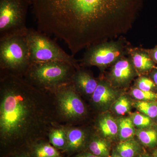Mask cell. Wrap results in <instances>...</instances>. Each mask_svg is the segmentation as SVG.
<instances>
[{
  "label": "cell",
  "mask_w": 157,
  "mask_h": 157,
  "mask_svg": "<svg viewBox=\"0 0 157 157\" xmlns=\"http://www.w3.org/2000/svg\"><path fill=\"white\" fill-rule=\"evenodd\" d=\"M70 83L58 88V101L62 113L68 118L75 119L84 115L86 108Z\"/></svg>",
  "instance_id": "ba28073f"
},
{
  "label": "cell",
  "mask_w": 157,
  "mask_h": 157,
  "mask_svg": "<svg viewBox=\"0 0 157 157\" xmlns=\"http://www.w3.org/2000/svg\"><path fill=\"white\" fill-rule=\"evenodd\" d=\"M134 107L141 113L151 118L157 117V102L155 101H137L133 104Z\"/></svg>",
  "instance_id": "d6986e66"
},
{
  "label": "cell",
  "mask_w": 157,
  "mask_h": 157,
  "mask_svg": "<svg viewBox=\"0 0 157 157\" xmlns=\"http://www.w3.org/2000/svg\"><path fill=\"white\" fill-rule=\"evenodd\" d=\"M124 52L120 42H102L88 48L82 59V63L86 66L105 67L122 58Z\"/></svg>",
  "instance_id": "52a82bcc"
},
{
  "label": "cell",
  "mask_w": 157,
  "mask_h": 157,
  "mask_svg": "<svg viewBox=\"0 0 157 157\" xmlns=\"http://www.w3.org/2000/svg\"><path fill=\"white\" fill-rule=\"evenodd\" d=\"M99 129L104 137L109 138H115L118 135V122L109 114L104 115L98 122Z\"/></svg>",
  "instance_id": "4fadbf2b"
},
{
  "label": "cell",
  "mask_w": 157,
  "mask_h": 157,
  "mask_svg": "<svg viewBox=\"0 0 157 157\" xmlns=\"http://www.w3.org/2000/svg\"><path fill=\"white\" fill-rule=\"evenodd\" d=\"M135 126L139 129L146 128L151 125V118L143 113H133L130 116Z\"/></svg>",
  "instance_id": "603a6c76"
},
{
  "label": "cell",
  "mask_w": 157,
  "mask_h": 157,
  "mask_svg": "<svg viewBox=\"0 0 157 157\" xmlns=\"http://www.w3.org/2000/svg\"><path fill=\"white\" fill-rule=\"evenodd\" d=\"M38 30L67 44L72 56L132 28L142 0H29Z\"/></svg>",
  "instance_id": "6da1fadb"
},
{
  "label": "cell",
  "mask_w": 157,
  "mask_h": 157,
  "mask_svg": "<svg viewBox=\"0 0 157 157\" xmlns=\"http://www.w3.org/2000/svg\"><path fill=\"white\" fill-rule=\"evenodd\" d=\"M89 147L92 153L98 157H107L109 156V144L104 139H94L91 141Z\"/></svg>",
  "instance_id": "ac0fdd59"
},
{
  "label": "cell",
  "mask_w": 157,
  "mask_h": 157,
  "mask_svg": "<svg viewBox=\"0 0 157 157\" xmlns=\"http://www.w3.org/2000/svg\"><path fill=\"white\" fill-rule=\"evenodd\" d=\"M131 103L128 98L124 95L121 96L116 100L113 105V109L118 115H123L130 111Z\"/></svg>",
  "instance_id": "44dd1931"
},
{
  "label": "cell",
  "mask_w": 157,
  "mask_h": 157,
  "mask_svg": "<svg viewBox=\"0 0 157 157\" xmlns=\"http://www.w3.org/2000/svg\"><path fill=\"white\" fill-rule=\"evenodd\" d=\"M117 92L104 82H98V86L92 95L93 103L101 109H105L115 101Z\"/></svg>",
  "instance_id": "30bf717a"
},
{
  "label": "cell",
  "mask_w": 157,
  "mask_h": 157,
  "mask_svg": "<svg viewBox=\"0 0 157 157\" xmlns=\"http://www.w3.org/2000/svg\"><path fill=\"white\" fill-rule=\"evenodd\" d=\"M1 85V136L3 140H14L30 133L37 122L38 108L33 98L38 91L11 73L2 77Z\"/></svg>",
  "instance_id": "7a4b0ae2"
},
{
  "label": "cell",
  "mask_w": 157,
  "mask_h": 157,
  "mask_svg": "<svg viewBox=\"0 0 157 157\" xmlns=\"http://www.w3.org/2000/svg\"><path fill=\"white\" fill-rule=\"evenodd\" d=\"M75 67L64 62L33 63L25 75L35 84L47 88L57 89L72 81Z\"/></svg>",
  "instance_id": "277c9868"
},
{
  "label": "cell",
  "mask_w": 157,
  "mask_h": 157,
  "mask_svg": "<svg viewBox=\"0 0 157 157\" xmlns=\"http://www.w3.org/2000/svg\"><path fill=\"white\" fill-rule=\"evenodd\" d=\"M77 157H100L95 155L93 154L92 153H84L78 155Z\"/></svg>",
  "instance_id": "4316f807"
},
{
  "label": "cell",
  "mask_w": 157,
  "mask_h": 157,
  "mask_svg": "<svg viewBox=\"0 0 157 157\" xmlns=\"http://www.w3.org/2000/svg\"><path fill=\"white\" fill-rule=\"evenodd\" d=\"M134 69L132 60L121 58L113 67L111 72L113 81L120 85L127 84L134 76Z\"/></svg>",
  "instance_id": "9c48e42d"
},
{
  "label": "cell",
  "mask_w": 157,
  "mask_h": 157,
  "mask_svg": "<svg viewBox=\"0 0 157 157\" xmlns=\"http://www.w3.org/2000/svg\"><path fill=\"white\" fill-rule=\"evenodd\" d=\"M110 157H122L116 151H114Z\"/></svg>",
  "instance_id": "f1b7e54d"
},
{
  "label": "cell",
  "mask_w": 157,
  "mask_h": 157,
  "mask_svg": "<svg viewBox=\"0 0 157 157\" xmlns=\"http://www.w3.org/2000/svg\"><path fill=\"white\" fill-rule=\"evenodd\" d=\"M49 140L54 146L58 148H63L67 146V133L63 129H56L50 133Z\"/></svg>",
  "instance_id": "ffe728a7"
},
{
  "label": "cell",
  "mask_w": 157,
  "mask_h": 157,
  "mask_svg": "<svg viewBox=\"0 0 157 157\" xmlns=\"http://www.w3.org/2000/svg\"><path fill=\"white\" fill-rule=\"evenodd\" d=\"M152 78L155 84L157 85V70L155 71L152 74Z\"/></svg>",
  "instance_id": "83f0119b"
},
{
  "label": "cell",
  "mask_w": 157,
  "mask_h": 157,
  "mask_svg": "<svg viewBox=\"0 0 157 157\" xmlns=\"http://www.w3.org/2000/svg\"><path fill=\"white\" fill-rule=\"evenodd\" d=\"M25 157L22 156V157Z\"/></svg>",
  "instance_id": "1f68e13d"
},
{
  "label": "cell",
  "mask_w": 157,
  "mask_h": 157,
  "mask_svg": "<svg viewBox=\"0 0 157 157\" xmlns=\"http://www.w3.org/2000/svg\"><path fill=\"white\" fill-rule=\"evenodd\" d=\"M28 44L31 64L45 62L59 61L70 63L77 66V63L57 44L39 30L28 29L25 34Z\"/></svg>",
  "instance_id": "5b68a950"
},
{
  "label": "cell",
  "mask_w": 157,
  "mask_h": 157,
  "mask_svg": "<svg viewBox=\"0 0 157 157\" xmlns=\"http://www.w3.org/2000/svg\"><path fill=\"white\" fill-rule=\"evenodd\" d=\"M131 55L133 66L138 72H147L153 68L154 61L146 52L141 51H135L132 52Z\"/></svg>",
  "instance_id": "7c38bea8"
},
{
  "label": "cell",
  "mask_w": 157,
  "mask_h": 157,
  "mask_svg": "<svg viewBox=\"0 0 157 157\" xmlns=\"http://www.w3.org/2000/svg\"><path fill=\"white\" fill-rule=\"evenodd\" d=\"M25 34L0 39V67L2 70L18 76L26 73L31 63Z\"/></svg>",
  "instance_id": "3957f363"
},
{
  "label": "cell",
  "mask_w": 157,
  "mask_h": 157,
  "mask_svg": "<svg viewBox=\"0 0 157 157\" xmlns=\"http://www.w3.org/2000/svg\"><path fill=\"white\" fill-rule=\"evenodd\" d=\"M136 135L144 146L153 147L157 144V131L155 129H139L136 131Z\"/></svg>",
  "instance_id": "e0dca14e"
},
{
  "label": "cell",
  "mask_w": 157,
  "mask_h": 157,
  "mask_svg": "<svg viewBox=\"0 0 157 157\" xmlns=\"http://www.w3.org/2000/svg\"><path fill=\"white\" fill-rule=\"evenodd\" d=\"M72 81L74 87L87 95H92L98 83L89 73L82 70L75 72Z\"/></svg>",
  "instance_id": "8fae6325"
},
{
  "label": "cell",
  "mask_w": 157,
  "mask_h": 157,
  "mask_svg": "<svg viewBox=\"0 0 157 157\" xmlns=\"http://www.w3.org/2000/svg\"><path fill=\"white\" fill-rule=\"evenodd\" d=\"M67 147L70 150H76L81 147L85 140V134L82 130L77 128L70 129L66 132Z\"/></svg>",
  "instance_id": "5bb4252c"
},
{
  "label": "cell",
  "mask_w": 157,
  "mask_h": 157,
  "mask_svg": "<svg viewBox=\"0 0 157 157\" xmlns=\"http://www.w3.org/2000/svg\"><path fill=\"white\" fill-rule=\"evenodd\" d=\"M137 157H151L150 156H149L148 155H146V154H142L139 155L138 156H137Z\"/></svg>",
  "instance_id": "f546056e"
},
{
  "label": "cell",
  "mask_w": 157,
  "mask_h": 157,
  "mask_svg": "<svg viewBox=\"0 0 157 157\" xmlns=\"http://www.w3.org/2000/svg\"><path fill=\"white\" fill-rule=\"evenodd\" d=\"M131 94L139 101H155L157 100V94L152 91L142 90L137 87L132 90Z\"/></svg>",
  "instance_id": "cb8c5ba5"
},
{
  "label": "cell",
  "mask_w": 157,
  "mask_h": 157,
  "mask_svg": "<svg viewBox=\"0 0 157 157\" xmlns=\"http://www.w3.org/2000/svg\"><path fill=\"white\" fill-rule=\"evenodd\" d=\"M36 157H59V154L56 149L47 144H39L36 147Z\"/></svg>",
  "instance_id": "7402d4cb"
},
{
  "label": "cell",
  "mask_w": 157,
  "mask_h": 157,
  "mask_svg": "<svg viewBox=\"0 0 157 157\" xmlns=\"http://www.w3.org/2000/svg\"><path fill=\"white\" fill-rule=\"evenodd\" d=\"M140 150L139 144L133 138L121 141L116 147L117 152L122 157H135Z\"/></svg>",
  "instance_id": "9a60e30c"
},
{
  "label": "cell",
  "mask_w": 157,
  "mask_h": 157,
  "mask_svg": "<svg viewBox=\"0 0 157 157\" xmlns=\"http://www.w3.org/2000/svg\"><path fill=\"white\" fill-rule=\"evenodd\" d=\"M29 0H0V39L25 34Z\"/></svg>",
  "instance_id": "8992f818"
},
{
  "label": "cell",
  "mask_w": 157,
  "mask_h": 157,
  "mask_svg": "<svg viewBox=\"0 0 157 157\" xmlns=\"http://www.w3.org/2000/svg\"><path fill=\"white\" fill-rule=\"evenodd\" d=\"M149 55L153 60L157 63V46L150 51Z\"/></svg>",
  "instance_id": "484cf974"
},
{
  "label": "cell",
  "mask_w": 157,
  "mask_h": 157,
  "mask_svg": "<svg viewBox=\"0 0 157 157\" xmlns=\"http://www.w3.org/2000/svg\"><path fill=\"white\" fill-rule=\"evenodd\" d=\"M154 157H157V150L155 152L154 154Z\"/></svg>",
  "instance_id": "4dcf8cb0"
},
{
  "label": "cell",
  "mask_w": 157,
  "mask_h": 157,
  "mask_svg": "<svg viewBox=\"0 0 157 157\" xmlns=\"http://www.w3.org/2000/svg\"><path fill=\"white\" fill-rule=\"evenodd\" d=\"M118 137L121 141L132 139L136 134L135 125L130 117L121 118L118 121Z\"/></svg>",
  "instance_id": "2e32d148"
},
{
  "label": "cell",
  "mask_w": 157,
  "mask_h": 157,
  "mask_svg": "<svg viewBox=\"0 0 157 157\" xmlns=\"http://www.w3.org/2000/svg\"><path fill=\"white\" fill-rule=\"evenodd\" d=\"M137 87L144 91H151L155 86V83L150 79L145 77H141L137 80Z\"/></svg>",
  "instance_id": "d4e9b609"
}]
</instances>
